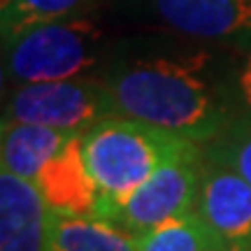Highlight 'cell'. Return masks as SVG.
<instances>
[{
  "mask_svg": "<svg viewBox=\"0 0 251 251\" xmlns=\"http://www.w3.org/2000/svg\"><path fill=\"white\" fill-rule=\"evenodd\" d=\"M117 112L198 144L212 142L235 117L214 77L209 54L153 56L109 77Z\"/></svg>",
  "mask_w": 251,
  "mask_h": 251,
  "instance_id": "6da1fadb",
  "label": "cell"
},
{
  "mask_svg": "<svg viewBox=\"0 0 251 251\" xmlns=\"http://www.w3.org/2000/svg\"><path fill=\"white\" fill-rule=\"evenodd\" d=\"M193 144L198 142L124 114L105 117L86 128L81 147L100 191L98 216L109 221L161 163Z\"/></svg>",
  "mask_w": 251,
  "mask_h": 251,
  "instance_id": "7a4b0ae2",
  "label": "cell"
},
{
  "mask_svg": "<svg viewBox=\"0 0 251 251\" xmlns=\"http://www.w3.org/2000/svg\"><path fill=\"white\" fill-rule=\"evenodd\" d=\"M100 42V26L84 17L30 26L5 40V77L17 86L81 77L98 63Z\"/></svg>",
  "mask_w": 251,
  "mask_h": 251,
  "instance_id": "3957f363",
  "label": "cell"
},
{
  "mask_svg": "<svg viewBox=\"0 0 251 251\" xmlns=\"http://www.w3.org/2000/svg\"><path fill=\"white\" fill-rule=\"evenodd\" d=\"M119 114L109 79L72 77L58 81L19 84L2 109V121L37 124L84 133L100 119Z\"/></svg>",
  "mask_w": 251,
  "mask_h": 251,
  "instance_id": "277c9868",
  "label": "cell"
},
{
  "mask_svg": "<svg viewBox=\"0 0 251 251\" xmlns=\"http://www.w3.org/2000/svg\"><path fill=\"white\" fill-rule=\"evenodd\" d=\"M202 163V144H193L186 151L170 156L142 186L135 188L109 221L126 228L128 233L142 235L165 221L196 212Z\"/></svg>",
  "mask_w": 251,
  "mask_h": 251,
  "instance_id": "5b68a950",
  "label": "cell"
},
{
  "mask_svg": "<svg viewBox=\"0 0 251 251\" xmlns=\"http://www.w3.org/2000/svg\"><path fill=\"white\" fill-rule=\"evenodd\" d=\"M196 212L224 244H251V184L226 163L205 156Z\"/></svg>",
  "mask_w": 251,
  "mask_h": 251,
  "instance_id": "8992f818",
  "label": "cell"
},
{
  "mask_svg": "<svg viewBox=\"0 0 251 251\" xmlns=\"http://www.w3.org/2000/svg\"><path fill=\"white\" fill-rule=\"evenodd\" d=\"M51 219L35 181L0 172V251H51Z\"/></svg>",
  "mask_w": 251,
  "mask_h": 251,
  "instance_id": "52a82bcc",
  "label": "cell"
},
{
  "mask_svg": "<svg viewBox=\"0 0 251 251\" xmlns=\"http://www.w3.org/2000/svg\"><path fill=\"white\" fill-rule=\"evenodd\" d=\"M47 205L56 214L98 216L100 191L84 158L81 133L72 135L35 179Z\"/></svg>",
  "mask_w": 251,
  "mask_h": 251,
  "instance_id": "ba28073f",
  "label": "cell"
},
{
  "mask_svg": "<svg viewBox=\"0 0 251 251\" xmlns=\"http://www.w3.org/2000/svg\"><path fill=\"white\" fill-rule=\"evenodd\" d=\"M156 14L198 40L251 37V0H153Z\"/></svg>",
  "mask_w": 251,
  "mask_h": 251,
  "instance_id": "9c48e42d",
  "label": "cell"
},
{
  "mask_svg": "<svg viewBox=\"0 0 251 251\" xmlns=\"http://www.w3.org/2000/svg\"><path fill=\"white\" fill-rule=\"evenodd\" d=\"M72 135L77 133L37 124L2 121V140H0L2 170L35 181L40 170L61 151Z\"/></svg>",
  "mask_w": 251,
  "mask_h": 251,
  "instance_id": "30bf717a",
  "label": "cell"
},
{
  "mask_svg": "<svg viewBox=\"0 0 251 251\" xmlns=\"http://www.w3.org/2000/svg\"><path fill=\"white\" fill-rule=\"evenodd\" d=\"M51 251H137V235L100 216L56 214L49 233Z\"/></svg>",
  "mask_w": 251,
  "mask_h": 251,
  "instance_id": "8fae6325",
  "label": "cell"
},
{
  "mask_svg": "<svg viewBox=\"0 0 251 251\" xmlns=\"http://www.w3.org/2000/svg\"><path fill=\"white\" fill-rule=\"evenodd\" d=\"M221 247V237L198 212L177 216L137 235V251H219Z\"/></svg>",
  "mask_w": 251,
  "mask_h": 251,
  "instance_id": "7c38bea8",
  "label": "cell"
},
{
  "mask_svg": "<svg viewBox=\"0 0 251 251\" xmlns=\"http://www.w3.org/2000/svg\"><path fill=\"white\" fill-rule=\"evenodd\" d=\"M93 0H0L2 40L54 19L79 17Z\"/></svg>",
  "mask_w": 251,
  "mask_h": 251,
  "instance_id": "4fadbf2b",
  "label": "cell"
},
{
  "mask_svg": "<svg viewBox=\"0 0 251 251\" xmlns=\"http://www.w3.org/2000/svg\"><path fill=\"white\" fill-rule=\"evenodd\" d=\"M202 151L207 158L237 170L251 184V117H233L212 142L202 144Z\"/></svg>",
  "mask_w": 251,
  "mask_h": 251,
  "instance_id": "5bb4252c",
  "label": "cell"
},
{
  "mask_svg": "<svg viewBox=\"0 0 251 251\" xmlns=\"http://www.w3.org/2000/svg\"><path fill=\"white\" fill-rule=\"evenodd\" d=\"M235 93L242 105V114L251 117V54L244 58V63L235 75Z\"/></svg>",
  "mask_w": 251,
  "mask_h": 251,
  "instance_id": "9a60e30c",
  "label": "cell"
},
{
  "mask_svg": "<svg viewBox=\"0 0 251 251\" xmlns=\"http://www.w3.org/2000/svg\"><path fill=\"white\" fill-rule=\"evenodd\" d=\"M219 251H251V244H224Z\"/></svg>",
  "mask_w": 251,
  "mask_h": 251,
  "instance_id": "2e32d148",
  "label": "cell"
}]
</instances>
